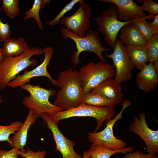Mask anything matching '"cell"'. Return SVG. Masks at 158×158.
I'll list each match as a JSON object with an SVG mask.
<instances>
[{"label": "cell", "mask_w": 158, "mask_h": 158, "mask_svg": "<svg viewBox=\"0 0 158 158\" xmlns=\"http://www.w3.org/2000/svg\"><path fill=\"white\" fill-rule=\"evenodd\" d=\"M57 81L60 90L56 94L54 104L63 110L76 107L81 104L83 94L82 83L78 71L71 67L61 72Z\"/></svg>", "instance_id": "1"}, {"label": "cell", "mask_w": 158, "mask_h": 158, "mask_svg": "<svg viewBox=\"0 0 158 158\" xmlns=\"http://www.w3.org/2000/svg\"><path fill=\"white\" fill-rule=\"evenodd\" d=\"M43 54L42 49L34 47L19 55L4 57L0 62V89H4L23 70L36 65L38 62L35 59H31L33 56Z\"/></svg>", "instance_id": "2"}, {"label": "cell", "mask_w": 158, "mask_h": 158, "mask_svg": "<svg viewBox=\"0 0 158 158\" xmlns=\"http://www.w3.org/2000/svg\"><path fill=\"white\" fill-rule=\"evenodd\" d=\"M60 30L63 38L70 39L75 44L76 50L73 52L71 57L75 67L80 62V55L84 51L92 52L98 57L100 61L107 62L102 53L109 51L110 49L103 47L100 33L97 30L90 28L84 37L76 35L63 26L61 27Z\"/></svg>", "instance_id": "3"}, {"label": "cell", "mask_w": 158, "mask_h": 158, "mask_svg": "<svg viewBox=\"0 0 158 158\" xmlns=\"http://www.w3.org/2000/svg\"><path fill=\"white\" fill-rule=\"evenodd\" d=\"M20 87L30 94L29 96L23 99V104L26 107L34 110L40 117L42 114L53 115L63 111L61 108L51 104L49 101L50 97L56 93L54 89L47 90L30 83L25 84Z\"/></svg>", "instance_id": "4"}, {"label": "cell", "mask_w": 158, "mask_h": 158, "mask_svg": "<svg viewBox=\"0 0 158 158\" xmlns=\"http://www.w3.org/2000/svg\"><path fill=\"white\" fill-rule=\"evenodd\" d=\"M78 73L84 94L106 80L114 78L115 70L111 63L100 61L97 63L90 62L82 66Z\"/></svg>", "instance_id": "5"}, {"label": "cell", "mask_w": 158, "mask_h": 158, "mask_svg": "<svg viewBox=\"0 0 158 158\" xmlns=\"http://www.w3.org/2000/svg\"><path fill=\"white\" fill-rule=\"evenodd\" d=\"M116 113L115 108L97 107L81 104L78 106L66 110L60 111L52 116L53 119L58 123L61 120L73 117H90L95 118L97 126L94 132H97L103 123L111 119Z\"/></svg>", "instance_id": "6"}, {"label": "cell", "mask_w": 158, "mask_h": 158, "mask_svg": "<svg viewBox=\"0 0 158 158\" xmlns=\"http://www.w3.org/2000/svg\"><path fill=\"white\" fill-rule=\"evenodd\" d=\"M117 8L113 4L94 18L97 26V30L104 36L105 42L113 50L118 32L126 24L131 21L124 22L117 18Z\"/></svg>", "instance_id": "7"}, {"label": "cell", "mask_w": 158, "mask_h": 158, "mask_svg": "<svg viewBox=\"0 0 158 158\" xmlns=\"http://www.w3.org/2000/svg\"><path fill=\"white\" fill-rule=\"evenodd\" d=\"M122 108L115 117L106 121V127L99 132L88 133L89 140L92 143L102 145L113 150H118L126 147L127 143L123 140L116 138L114 135L113 127L115 123L122 118L123 111L131 105L129 100L126 99L122 102Z\"/></svg>", "instance_id": "8"}, {"label": "cell", "mask_w": 158, "mask_h": 158, "mask_svg": "<svg viewBox=\"0 0 158 158\" xmlns=\"http://www.w3.org/2000/svg\"><path fill=\"white\" fill-rule=\"evenodd\" d=\"M79 3L80 6L78 10L70 16H63L61 23L75 35L84 37L85 32L90 29L92 8L89 4L83 0Z\"/></svg>", "instance_id": "9"}, {"label": "cell", "mask_w": 158, "mask_h": 158, "mask_svg": "<svg viewBox=\"0 0 158 158\" xmlns=\"http://www.w3.org/2000/svg\"><path fill=\"white\" fill-rule=\"evenodd\" d=\"M105 56L112 59L115 68L114 79L118 83L130 80L132 76V71L134 66L132 63L127 52L126 47L117 39L113 52Z\"/></svg>", "instance_id": "10"}, {"label": "cell", "mask_w": 158, "mask_h": 158, "mask_svg": "<svg viewBox=\"0 0 158 158\" xmlns=\"http://www.w3.org/2000/svg\"><path fill=\"white\" fill-rule=\"evenodd\" d=\"M139 118L135 115L131 123L130 131L138 135L145 142L148 153L152 155L158 152V130H152L148 126L144 111L138 114Z\"/></svg>", "instance_id": "11"}, {"label": "cell", "mask_w": 158, "mask_h": 158, "mask_svg": "<svg viewBox=\"0 0 158 158\" xmlns=\"http://www.w3.org/2000/svg\"><path fill=\"white\" fill-rule=\"evenodd\" d=\"M44 54V59L42 63L30 71H25L22 75H18L13 80L9 82L7 86L15 88L27 83H30L31 79L34 77L44 76L48 78L52 83L57 86L56 80L52 78L47 70V66L52 58L54 53V49L52 47H46L43 49Z\"/></svg>", "instance_id": "12"}, {"label": "cell", "mask_w": 158, "mask_h": 158, "mask_svg": "<svg viewBox=\"0 0 158 158\" xmlns=\"http://www.w3.org/2000/svg\"><path fill=\"white\" fill-rule=\"evenodd\" d=\"M52 116L43 114L40 117L53 134L56 144V150L61 153L63 158H80L81 157L75 151V142L66 138L59 130L57 122L52 119Z\"/></svg>", "instance_id": "13"}, {"label": "cell", "mask_w": 158, "mask_h": 158, "mask_svg": "<svg viewBox=\"0 0 158 158\" xmlns=\"http://www.w3.org/2000/svg\"><path fill=\"white\" fill-rule=\"evenodd\" d=\"M115 5L117 8V18L121 22L132 21L136 17L147 18L154 16H147L142 10L140 6L133 0H100Z\"/></svg>", "instance_id": "14"}, {"label": "cell", "mask_w": 158, "mask_h": 158, "mask_svg": "<svg viewBox=\"0 0 158 158\" xmlns=\"http://www.w3.org/2000/svg\"><path fill=\"white\" fill-rule=\"evenodd\" d=\"M90 92L100 95L116 105L121 102L123 96L121 84L113 78L105 80L92 89Z\"/></svg>", "instance_id": "15"}, {"label": "cell", "mask_w": 158, "mask_h": 158, "mask_svg": "<svg viewBox=\"0 0 158 158\" xmlns=\"http://www.w3.org/2000/svg\"><path fill=\"white\" fill-rule=\"evenodd\" d=\"M40 117L33 109H29L26 118L17 132L10 138V146L20 150L25 151L24 147L26 145L28 131L31 126Z\"/></svg>", "instance_id": "16"}, {"label": "cell", "mask_w": 158, "mask_h": 158, "mask_svg": "<svg viewBox=\"0 0 158 158\" xmlns=\"http://www.w3.org/2000/svg\"><path fill=\"white\" fill-rule=\"evenodd\" d=\"M135 80L138 87L145 92L154 89L158 82V72L154 64L149 63L146 65L137 75Z\"/></svg>", "instance_id": "17"}, {"label": "cell", "mask_w": 158, "mask_h": 158, "mask_svg": "<svg viewBox=\"0 0 158 158\" xmlns=\"http://www.w3.org/2000/svg\"><path fill=\"white\" fill-rule=\"evenodd\" d=\"M120 31L119 40L125 46H144L147 42L133 21L124 25Z\"/></svg>", "instance_id": "18"}, {"label": "cell", "mask_w": 158, "mask_h": 158, "mask_svg": "<svg viewBox=\"0 0 158 158\" xmlns=\"http://www.w3.org/2000/svg\"><path fill=\"white\" fill-rule=\"evenodd\" d=\"M3 43L1 49L4 57L16 56L30 48L23 37L17 39L10 37L4 41Z\"/></svg>", "instance_id": "19"}, {"label": "cell", "mask_w": 158, "mask_h": 158, "mask_svg": "<svg viewBox=\"0 0 158 158\" xmlns=\"http://www.w3.org/2000/svg\"><path fill=\"white\" fill-rule=\"evenodd\" d=\"M130 60L138 70H140L148 61V57L145 46H125Z\"/></svg>", "instance_id": "20"}, {"label": "cell", "mask_w": 158, "mask_h": 158, "mask_svg": "<svg viewBox=\"0 0 158 158\" xmlns=\"http://www.w3.org/2000/svg\"><path fill=\"white\" fill-rule=\"evenodd\" d=\"M134 151V147L129 146L118 150H113L104 146L92 143L87 151L91 158H110L117 153L126 154Z\"/></svg>", "instance_id": "21"}, {"label": "cell", "mask_w": 158, "mask_h": 158, "mask_svg": "<svg viewBox=\"0 0 158 158\" xmlns=\"http://www.w3.org/2000/svg\"><path fill=\"white\" fill-rule=\"evenodd\" d=\"M81 104L97 107H106L115 108L117 105L114 102L109 101L98 95L89 92L83 94Z\"/></svg>", "instance_id": "22"}, {"label": "cell", "mask_w": 158, "mask_h": 158, "mask_svg": "<svg viewBox=\"0 0 158 158\" xmlns=\"http://www.w3.org/2000/svg\"><path fill=\"white\" fill-rule=\"evenodd\" d=\"M49 0H35L34 1L32 8L25 13V16L24 17L25 20L33 18L36 21L38 27L41 30L43 29L42 21L40 16V11L41 9L43 8L45 5L50 3Z\"/></svg>", "instance_id": "23"}, {"label": "cell", "mask_w": 158, "mask_h": 158, "mask_svg": "<svg viewBox=\"0 0 158 158\" xmlns=\"http://www.w3.org/2000/svg\"><path fill=\"white\" fill-rule=\"evenodd\" d=\"M149 63L158 62V35H154L145 45Z\"/></svg>", "instance_id": "24"}, {"label": "cell", "mask_w": 158, "mask_h": 158, "mask_svg": "<svg viewBox=\"0 0 158 158\" xmlns=\"http://www.w3.org/2000/svg\"><path fill=\"white\" fill-rule=\"evenodd\" d=\"M22 124L21 122L17 121L12 122L7 126L0 124V142L7 141L9 144L10 135L12 134H15L16 131H18Z\"/></svg>", "instance_id": "25"}, {"label": "cell", "mask_w": 158, "mask_h": 158, "mask_svg": "<svg viewBox=\"0 0 158 158\" xmlns=\"http://www.w3.org/2000/svg\"><path fill=\"white\" fill-rule=\"evenodd\" d=\"M1 8L8 17L13 19L19 16L20 10L19 1L3 0Z\"/></svg>", "instance_id": "26"}, {"label": "cell", "mask_w": 158, "mask_h": 158, "mask_svg": "<svg viewBox=\"0 0 158 158\" xmlns=\"http://www.w3.org/2000/svg\"><path fill=\"white\" fill-rule=\"evenodd\" d=\"M147 18L136 17L133 20V22L136 26L142 35L147 41L154 35L147 22L146 20Z\"/></svg>", "instance_id": "27"}, {"label": "cell", "mask_w": 158, "mask_h": 158, "mask_svg": "<svg viewBox=\"0 0 158 158\" xmlns=\"http://www.w3.org/2000/svg\"><path fill=\"white\" fill-rule=\"evenodd\" d=\"M80 0H72L64 6L54 19L47 22L46 24L51 26H54L59 24L61 22L60 19L65 16L64 15L67 12L72 9L76 3H79Z\"/></svg>", "instance_id": "28"}, {"label": "cell", "mask_w": 158, "mask_h": 158, "mask_svg": "<svg viewBox=\"0 0 158 158\" xmlns=\"http://www.w3.org/2000/svg\"><path fill=\"white\" fill-rule=\"evenodd\" d=\"M140 7L142 11H147L149 15H158V4L152 0L144 1Z\"/></svg>", "instance_id": "29"}, {"label": "cell", "mask_w": 158, "mask_h": 158, "mask_svg": "<svg viewBox=\"0 0 158 158\" xmlns=\"http://www.w3.org/2000/svg\"><path fill=\"white\" fill-rule=\"evenodd\" d=\"M2 10L0 8V16ZM11 32L8 23H4L1 20L0 17V41L4 42L10 37Z\"/></svg>", "instance_id": "30"}, {"label": "cell", "mask_w": 158, "mask_h": 158, "mask_svg": "<svg viewBox=\"0 0 158 158\" xmlns=\"http://www.w3.org/2000/svg\"><path fill=\"white\" fill-rule=\"evenodd\" d=\"M46 153L45 150H39L35 152L27 148L25 151L20 150L19 155L24 158H44Z\"/></svg>", "instance_id": "31"}, {"label": "cell", "mask_w": 158, "mask_h": 158, "mask_svg": "<svg viewBox=\"0 0 158 158\" xmlns=\"http://www.w3.org/2000/svg\"><path fill=\"white\" fill-rule=\"evenodd\" d=\"M20 150L13 147L8 151L3 149L0 150V158H18Z\"/></svg>", "instance_id": "32"}, {"label": "cell", "mask_w": 158, "mask_h": 158, "mask_svg": "<svg viewBox=\"0 0 158 158\" xmlns=\"http://www.w3.org/2000/svg\"><path fill=\"white\" fill-rule=\"evenodd\" d=\"M122 158H151L152 154H145L140 151H136L133 153H126Z\"/></svg>", "instance_id": "33"}, {"label": "cell", "mask_w": 158, "mask_h": 158, "mask_svg": "<svg viewBox=\"0 0 158 158\" xmlns=\"http://www.w3.org/2000/svg\"><path fill=\"white\" fill-rule=\"evenodd\" d=\"M154 18L153 21L147 23L154 35H158V15L155 16Z\"/></svg>", "instance_id": "34"}, {"label": "cell", "mask_w": 158, "mask_h": 158, "mask_svg": "<svg viewBox=\"0 0 158 158\" xmlns=\"http://www.w3.org/2000/svg\"><path fill=\"white\" fill-rule=\"evenodd\" d=\"M80 158H91L90 157L87 151H85L83 154V157H81Z\"/></svg>", "instance_id": "35"}, {"label": "cell", "mask_w": 158, "mask_h": 158, "mask_svg": "<svg viewBox=\"0 0 158 158\" xmlns=\"http://www.w3.org/2000/svg\"><path fill=\"white\" fill-rule=\"evenodd\" d=\"M3 57L4 56H3L1 52V48H0V62L2 60Z\"/></svg>", "instance_id": "36"}, {"label": "cell", "mask_w": 158, "mask_h": 158, "mask_svg": "<svg viewBox=\"0 0 158 158\" xmlns=\"http://www.w3.org/2000/svg\"><path fill=\"white\" fill-rule=\"evenodd\" d=\"M3 102V100L2 99L1 95L0 94V103H2Z\"/></svg>", "instance_id": "37"}, {"label": "cell", "mask_w": 158, "mask_h": 158, "mask_svg": "<svg viewBox=\"0 0 158 158\" xmlns=\"http://www.w3.org/2000/svg\"><path fill=\"white\" fill-rule=\"evenodd\" d=\"M151 158H158L157 155L154 154L152 155Z\"/></svg>", "instance_id": "38"}]
</instances>
